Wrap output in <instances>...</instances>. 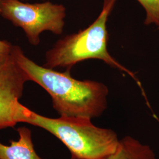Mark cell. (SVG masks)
I'll return each mask as SVG.
<instances>
[{
	"label": "cell",
	"mask_w": 159,
	"mask_h": 159,
	"mask_svg": "<svg viewBox=\"0 0 159 159\" xmlns=\"http://www.w3.org/2000/svg\"><path fill=\"white\" fill-rule=\"evenodd\" d=\"M0 1H1V0H0ZM0 16H1V14H0Z\"/></svg>",
	"instance_id": "cell-11"
},
{
	"label": "cell",
	"mask_w": 159,
	"mask_h": 159,
	"mask_svg": "<svg viewBox=\"0 0 159 159\" xmlns=\"http://www.w3.org/2000/svg\"><path fill=\"white\" fill-rule=\"evenodd\" d=\"M71 159H80V158H77V157H73V156H71Z\"/></svg>",
	"instance_id": "cell-10"
},
{
	"label": "cell",
	"mask_w": 159,
	"mask_h": 159,
	"mask_svg": "<svg viewBox=\"0 0 159 159\" xmlns=\"http://www.w3.org/2000/svg\"><path fill=\"white\" fill-rule=\"evenodd\" d=\"M28 81L12 50L0 56V130L20 123L24 106L19 100Z\"/></svg>",
	"instance_id": "cell-5"
},
{
	"label": "cell",
	"mask_w": 159,
	"mask_h": 159,
	"mask_svg": "<svg viewBox=\"0 0 159 159\" xmlns=\"http://www.w3.org/2000/svg\"></svg>",
	"instance_id": "cell-13"
},
{
	"label": "cell",
	"mask_w": 159,
	"mask_h": 159,
	"mask_svg": "<svg viewBox=\"0 0 159 159\" xmlns=\"http://www.w3.org/2000/svg\"><path fill=\"white\" fill-rule=\"evenodd\" d=\"M11 44L5 40H0V56L11 52L12 48Z\"/></svg>",
	"instance_id": "cell-9"
},
{
	"label": "cell",
	"mask_w": 159,
	"mask_h": 159,
	"mask_svg": "<svg viewBox=\"0 0 159 159\" xmlns=\"http://www.w3.org/2000/svg\"><path fill=\"white\" fill-rule=\"evenodd\" d=\"M103 159H157L153 150L136 139L127 136L120 140L115 152Z\"/></svg>",
	"instance_id": "cell-7"
},
{
	"label": "cell",
	"mask_w": 159,
	"mask_h": 159,
	"mask_svg": "<svg viewBox=\"0 0 159 159\" xmlns=\"http://www.w3.org/2000/svg\"><path fill=\"white\" fill-rule=\"evenodd\" d=\"M19 139L11 140L10 145L0 142V159H43L35 152L31 130L25 127L17 129Z\"/></svg>",
	"instance_id": "cell-6"
},
{
	"label": "cell",
	"mask_w": 159,
	"mask_h": 159,
	"mask_svg": "<svg viewBox=\"0 0 159 159\" xmlns=\"http://www.w3.org/2000/svg\"><path fill=\"white\" fill-rule=\"evenodd\" d=\"M12 54L30 81L50 94L52 107L60 116L96 118L107 107L108 89L103 83L75 79L70 70L62 73L39 66L27 57L19 46L13 45Z\"/></svg>",
	"instance_id": "cell-1"
},
{
	"label": "cell",
	"mask_w": 159,
	"mask_h": 159,
	"mask_svg": "<svg viewBox=\"0 0 159 159\" xmlns=\"http://www.w3.org/2000/svg\"><path fill=\"white\" fill-rule=\"evenodd\" d=\"M146 11L145 25L155 24L159 27V0H137Z\"/></svg>",
	"instance_id": "cell-8"
},
{
	"label": "cell",
	"mask_w": 159,
	"mask_h": 159,
	"mask_svg": "<svg viewBox=\"0 0 159 159\" xmlns=\"http://www.w3.org/2000/svg\"><path fill=\"white\" fill-rule=\"evenodd\" d=\"M91 120L84 117L49 118L24 106L20 123L35 125L50 133L68 148L73 157L104 159L115 152L120 140L114 131L97 127Z\"/></svg>",
	"instance_id": "cell-2"
},
{
	"label": "cell",
	"mask_w": 159,
	"mask_h": 159,
	"mask_svg": "<svg viewBox=\"0 0 159 159\" xmlns=\"http://www.w3.org/2000/svg\"><path fill=\"white\" fill-rule=\"evenodd\" d=\"M117 0H104L102 9L96 20L87 29L58 40L46 52L47 68L66 67L70 70L75 64L89 59L101 60L112 67L130 75L140 84L134 74L117 62L107 50L108 18Z\"/></svg>",
	"instance_id": "cell-3"
},
{
	"label": "cell",
	"mask_w": 159,
	"mask_h": 159,
	"mask_svg": "<svg viewBox=\"0 0 159 159\" xmlns=\"http://www.w3.org/2000/svg\"><path fill=\"white\" fill-rule=\"evenodd\" d=\"M0 14L13 25L23 29L30 43L38 46L40 35L48 31L56 35L63 32L66 7L46 1L25 3L22 0H1Z\"/></svg>",
	"instance_id": "cell-4"
},
{
	"label": "cell",
	"mask_w": 159,
	"mask_h": 159,
	"mask_svg": "<svg viewBox=\"0 0 159 159\" xmlns=\"http://www.w3.org/2000/svg\"><path fill=\"white\" fill-rule=\"evenodd\" d=\"M22 1H25V0H22Z\"/></svg>",
	"instance_id": "cell-12"
}]
</instances>
